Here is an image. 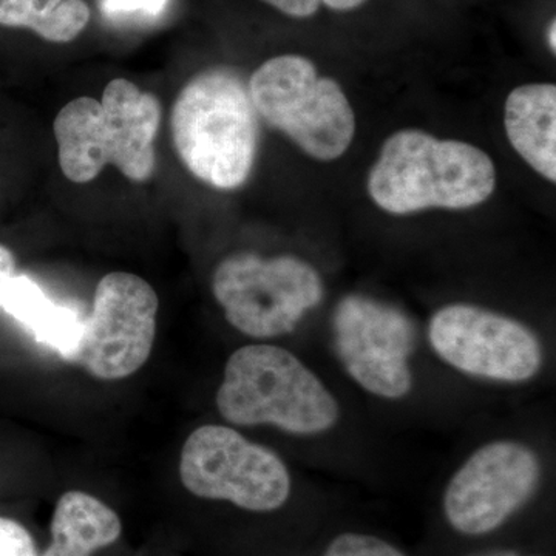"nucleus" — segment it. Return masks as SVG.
<instances>
[{
  "instance_id": "obj_1",
  "label": "nucleus",
  "mask_w": 556,
  "mask_h": 556,
  "mask_svg": "<svg viewBox=\"0 0 556 556\" xmlns=\"http://www.w3.org/2000/svg\"><path fill=\"white\" fill-rule=\"evenodd\" d=\"M161 118L159 98L127 79L110 80L101 101H70L53 124L62 174L86 185L105 166H115L131 181H148L155 170Z\"/></svg>"
},
{
  "instance_id": "obj_2",
  "label": "nucleus",
  "mask_w": 556,
  "mask_h": 556,
  "mask_svg": "<svg viewBox=\"0 0 556 556\" xmlns=\"http://www.w3.org/2000/svg\"><path fill=\"white\" fill-rule=\"evenodd\" d=\"M367 188L372 201L394 215L433 207L460 211L492 197L496 167L477 146L401 130L380 149Z\"/></svg>"
},
{
  "instance_id": "obj_3",
  "label": "nucleus",
  "mask_w": 556,
  "mask_h": 556,
  "mask_svg": "<svg viewBox=\"0 0 556 556\" xmlns=\"http://www.w3.org/2000/svg\"><path fill=\"white\" fill-rule=\"evenodd\" d=\"M257 115L247 84L236 73L215 68L193 76L170 113L179 160L211 188H241L257 156Z\"/></svg>"
},
{
  "instance_id": "obj_4",
  "label": "nucleus",
  "mask_w": 556,
  "mask_h": 556,
  "mask_svg": "<svg viewBox=\"0 0 556 556\" xmlns=\"http://www.w3.org/2000/svg\"><path fill=\"white\" fill-rule=\"evenodd\" d=\"M215 404L233 426H274L294 434L321 433L339 419L338 402L309 368L283 348L262 343L229 357Z\"/></svg>"
},
{
  "instance_id": "obj_5",
  "label": "nucleus",
  "mask_w": 556,
  "mask_h": 556,
  "mask_svg": "<svg viewBox=\"0 0 556 556\" xmlns=\"http://www.w3.org/2000/svg\"><path fill=\"white\" fill-rule=\"evenodd\" d=\"M248 90L258 115L313 159L338 160L353 142L356 118L346 94L306 58L283 54L266 61Z\"/></svg>"
},
{
  "instance_id": "obj_6",
  "label": "nucleus",
  "mask_w": 556,
  "mask_h": 556,
  "mask_svg": "<svg viewBox=\"0 0 556 556\" xmlns=\"http://www.w3.org/2000/svg\"><path fill=\"white\" fill-rule=\"evenodd\" d=\"M212 292L226 320L249 338L273 339L294 331L324 299V283L309 263L292 255H230L215 268Z\"/></svg>"
},
{
  "instance_id": "obj_7",
  "label": "nucleus",
  "mask_w": 556,
  "mask_h": 556,
  "mask_svg": "<svg viewBox=\"0 0 556 556\" xmlns=\"http://www.w3.org/2000/svg\"><path fill=\"white\" fill-rule=\"evenodd\" d=\"M179 479L192 495L258 514L277 510L291 493L283 460L225 426H203L189 434L179 457Z\"/></svg>"
},
{
  "instance_id": "obj_8",
  "label": "nucleus",
  "mask_w": 556,
  "mask_h": 556,
  "mask_svg": "<svg viewBox=\"0 0 556 556\" xmlns=\"http://www.w3.org/2000/svg\"><path fill=\"white\" fill-rule=\"evenodd\" d=\"M159 308V295L144 278L108 274L98 283L93 308L67 362L94 379L130 378L152 354Z\"/></svg>"
},
{
  "instance_id": "obj_9",
  "label": "nucleus",
  "mask_w": 556,
  "mask_h": 556,
  "mask_svg": "<svg viewBox=\"0 0 556 556\" xmlns=\"http://www.w3.org/2000/svg\"><path fill=\"white\" fill-rule=\"evenodd\" d=\"M428 338L453 368L503 382H525L540 371L543 350L525 325L479 306H444L430 320Z\"/></svg>"
},
{
  "instance_id": "obj_10",
  "label": "nucleus",
  "mask_w": 556,
  "mask_h": 556,
  "mask_svg": "<svg viewBox=\"0 0 556 556\" xmlns=\"http://www.w3.org/2000/svg\"><path fill=\"white\" fill-rule=\"evenodd\" d=\"M415 338L412 320L386 303L348 295L336 309L334 345L340 361L348 375L376 396H407Z\"/></svg>"
},
{
  "instance_id": "obj_11",
  "label": "nucleus",
  "mask_w": 556,
  "mask_h": 556,
  "mask_svg": "<svg viewBox=\"0 0 556 556\" xmlns=\"http://www.w3.org/2000/svg\"><path fill=\"white\" fill-rule=\"evenodd\" d=\"M540 477V460L526 445L511 441L486 444L450 481L445 517L464 535L493 532L525 506Z\"/></svg>"
},
{
  "instance_id": "obj_12",
  "label": "nucleus",
  "mask_w": 556,
  "mask_h": 556,
  "mask_svg": "<svg viewBox=\"0 0 556 556\" xmlns=\"http://www.w3.org/2000/svg\"><path fill=\"white\" fill-rule=\"evenodd\" d=\"M507 138L519 156L548 181H556V87L527 84L508 94Z\"/></svg>"
},
{
  "instance_id": "obj_13",
  "label": "nucleus",
  "mask_w": 556,
  "mask_h": 556,
  "mask_svg": "<svg viewBox=\"0 0 556 556\" xmlns=\"http://www.w3.org/2000/svg\"><path fill=\"white\" fill-rule=\"evenodd\" d=\"M0 308L22 325L31 338L67 361L83 334L84 318L60 305L25 274H14L7 285Z\"/></svg>"
},
{
  "instance_id": "obj_14",
  "label": "nucleus",
  "mask_w": 556,
  "mask_h": 556,
  "mask_svg": "<svg viewBox=\"0 0 556 556\" xmlns=\"http://www.w3.org/2000/svg\"><path fill=\"white\" fill-rule=\"evenodd\" d=\"M123 533V522L108 504L89 493H64L51 519V543L40 556H90L112 546Z\"/></svg>"
},
{
  "instance_id": "obj_15",
  "label": "nucleus",
  "mask_w": 556,
  "mask_h": 556,
  "mask_svg": "<svg viewBox=\"0 0 556 556\" xmlns=\"http://www.w3.org/2000/svg\"><path fill=\"white\" fill-rule=\"evenodd\" d=\"M89 21L84 0H0L2 27L28 28L49 42H72Z\"/></svg>"
},
{
  "instance_id": "obj_16",
  "label": "nucleus",
  "mask_w": 556,
  "mask_h": 556,
  "mask_svg": "<svg viewBox=\"0 0 556 556\" xmlns=\"http://www.w3.org/2000/svg\"><path fill=\"white\" fill-rule=\"evenodd\" d=\"M324 556H405L387 541L361 533H343L332 540Z\"/></svg>"
},
{
  "instance_id": "obj_17",
  "label": "nucleus",
  "mask_w": 556,
  "mask_h": 556,
  "mask_svg": "<svg viewBox=\"0 0 556 556\" xmlns=\"http://www.w3.org/2000/svg\"><path fill=\"white\" fill-rule=\"evenodd\" d=\"M169 0H100L101 13L113 21H152L166 10Z\"/></svg>"
},
{
  "instance_id": "obj_18",
  "label": "nucleus",
  "mask_w": 556,
  "mask_h": 556,
  "mask_svg": "<svg viewBox=\"0 0 556 556\" xmlns=\"http://www.w3.org/2000/svg\"><path fill=\"white\" fill-rule=\"evenodd\" d=\"M0 556H38L30 532L14 519L0 517Z\"/></svg>"
},
{
  "instance_id": "obj_19",
  "label": "nucleus",
  "mask_w": 556,
  "mask_h": 556,
  "mask_svg": "<svg viewBox=\"0 0 556 556\" xmlns=\"http://www.w3.org/2000/svg\"><path fill=\"white\" fill-rule=\"evenodd\" d=\"M292 17H309L318 10L320 0H263Z\"/></svg>"
},
{
  "instance_id": "obj_20",
  "label": "nucleus",
  "mask_w": 556,
  "mask_h": 556,
  "mask_svg": "<svg viewBox=\"0 0 556 556\" xmlns=\"http://www.w3.org/2000/svg\"><path fill=\"white\" fill-rule=\"evenodd\" d=\"M16 274V260L9 248L0 244V302L11 277Z\"/></svg>"
},
{
  "instance_id": "obj_21",
  "label": "nucleus",
  "mask_w": 556,
  "mask_h": 556,
  "mask_svg": "<svg viewBox=\"0 0 556 556\" xmlns=\"http://www.w3.org/2000/svg\"><path fill=\"white\" fill-rule=\"evenodd\" d=\"M320 2H324L325 5L332 10L348 11L357 9L365 0H320Z\"/></svg>"
},
{
  "instance_id": "obj_22",
  "label": "nucleus",
  "mask_w": 556,
  "mask_h": 556,
  "mask_svg": "<svg viewBox=\"0 0 556 556\" xmlns=\"http://www.w3.org/2000/svg\"><path fill=\"white\" fill-rule=\"evenodd\" d=\"M547 40H548V47H551L552 51H556V22H551V27H548L547 31Z\"/></svg>"
},
{
  "instance_id": "obj_23",
  "label": "nucleus",
  "mask_w": 556,
  "mask_h": 556,
  "mask_svg": "<svg viewBox=\"0 0 556 556\" xmlns=\"http://www.w3.org/2000/svg\"><path fill=\"white\" fill-rule=\"evenodd\" d=\"M482 556H521V555H518V554H515V552H493V554H489V555H482ZM533 556H536V555H533Z\"/></svg>"
}]
</instances>
